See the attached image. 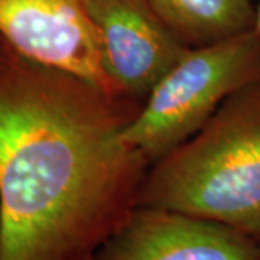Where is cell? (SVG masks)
<instances>
[{
    "instance_id": "obj_1",
    "label": "cell",
    "mask_w": 260,
    "mask_h": 260,
    "mask_svg": "<svg viewBox=\"0 0 260 260\" xmlns=\"http://www.w3.org/2000/svg\"><path fill=\"white\" fill-rule=\"evenodd\" d=\"M140 106L0 38V260L94 259L150 165L123 136Z\"/></svg>"
},
{
    "instance_id": "obj_2",
    "label": "cell",
    "mask_w": 260,
    "mask_h": 260,
    "mask_svg": "<svg viewBox=\"0 0 260 260\" xmlns=\"http://www.w3.org/2000/svg\"><path fill=\"white\" fill-rule=\"evenodd\" d=\"M136 207L229 225L260 244V77L201 129L149 165Z\"/></svg>"
},
{
    "instance_id": "obj_3",
    "label": "cell",
    "mask_w": 260,
    "mask_h": 260,
    "mask_svg": "<svg viewBox=\"0 0 260 260\" xmlns=\"http://www.w3.org/2000/svg\"><path fill=\"white\" fill-rule=\"evenodd\" d=\"M259 77L260 35L254 30L191 48L140 106L124 140L153 164L194 136L230 94Z\"/></svg>"
},
{
    "instance_id": "obj_4",
    "label": "cell",
    "mask_w": 260,
    "mask_h": 260,
    "mask_svg": "<svg viewBox=\"0 0 260 260\" xmlns=\"http://www.w3.org/2000/svg\"><path fill=\"white\" fill-rule=\"evenodd\" d=\"M104 73L116 93L142 103L191 49L149 0H87Z\"/></svg>"
},
{
    "instance_id": "obj_5",
    "label": "cell",
    "mask_w": 260,
    "mask_h": 260,
    "mask_svg": "<svg viewBox=\"0 0 260 260\" xmlns=\"http://www.w3.org/2000/svg\"><path fill=\"white\" fill-rule=\"evenodd\" d=\"M0 38L20 55L121 97L103 70L87 0H0Z\"/></svg>"
},
{
    "instance_id": "obj_6",
    "label": "cell",
    "mask_w": 260,
    "mask_h": 260,
    "mask_svg": "<svg viewBox=\"0 0 260 260\" xmlns=\"http://www.w3.org/2000/svg\"><path fill=\"white\" fill-rule=\"evenodd\" d=\"M93 260H260V244L224 224L136 207Z\"/></svg>"
},
{
    "instance_id": "obj_7",
    "label": "cell",
    "mask_w": 260,
    "mask_h": 260,
    "mask_svg": "<svg viewBox=\"0 0 260 260\" xmlns=\"http://www.w3.org/2000/svg\"><path fill=\"white\" fill-rule=\"evenodd\" d=\"M257 0H149L188 48H201L254 30Z\"/></svg>"
},
{
    "instance_id": "obj_8",
    "label": "cell",
    "mask_w": 260,
    "mask_h": 260,
    "mask_svg": "<svg viewBox=\"0 0 260 260\" xmlns=\"http://www.w3.org/2000/svg\"><path fill=\"white\" fill-rule=\"evenodd\" d=\"M254 32L260 35V0H257V16H256V26H254Z\"/></svg>"
}]
</instances>
